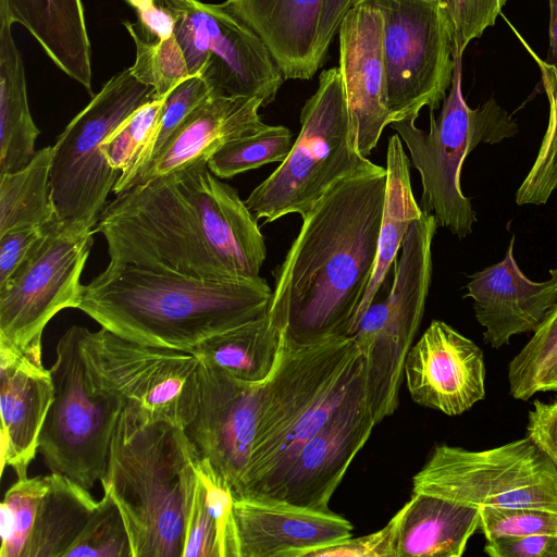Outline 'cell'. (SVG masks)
Returning a JSON list of instances; mask_svg holds the SVG:
<instances>
[{
	"mask_svg": "<svg viewBox=\"0 0 557 557\" xmlns=\"http://www.w3.org/2000/svg\"><path fill=\"white\" fill-rule=\"evenodd\" d=\"M540 392H557V352L549 359L530 388V398Z\"/></svg>",
	"mask_w": 557,
	"mask_h": 557,
	"instance_id": "cell-48",
	"label": "cell"
},
{
	"mask_svg": "<svg viewBox=\"0 0 557 557\" xmlns=\"http://www.w3.org/2000/svg\"><path fill=\"white\" fill-rule=\"evenodd\" d=\"M94 230L55 218L30 255L0 286V338L37 364L48 322L61 310L77 309L81 275Z\"/></svg>",
	"mask_w": 557,
	"mask_h": 557,
	"instance_id": "cell-13",
	"label": "cell"
},
{
	"mask_svg": "<svg viewBox=\"0 0 557 557\" xmlns=\"http://www.w3.org/2000/svg\"><path fill=\"white\" fill-rule=\"evenodd\" d=\"M480 527L486 541L502 535L557 536V512L519 507L483 506L479 508Z\"/></svg>",
	"mask_w": 557,
	"mask_h": 557,
	"instance_id": "cell-40",
	"label": "cell"
},
{
	"mask_svg": "<svg viewBox=\"0 0 557 557\" xmlns=\"http://www.w3.org/2000/svg\"><path fill=\"white\" fill-rule=\"evenodd\" d=\"M39 133L29 111L12 23L0 15V174L18 171L33 160Z\"/></svg>",
	"mask_w": 557,
	"mask_h": 557,
	"instance_id": "cell-28",
	"label": "cell"
},
{
	"mask_svg": "<svg viewBox=\"0 0 557 557\" xmlns=\"http://www.w3.org/2000/svg\"><path fill=\"white\" fill-rule=\"evenodd\" d=\"M513 246L515 235L500 262L470 276L465 295L473 300L484 342L495 349L515 335L534 333L557 304V269L549 270L547 281H531L520 270Z\"/></svg>",
	"mask_w": 557,
	"mask_h": 557,
	"instance_id": "cell-20",
	"label": "cell"
},
{
	"mask_svg": "<svg viewBox=\"0 0 557 557\" xmlns=\"http://www.w3.org/2000/svg\"><path fill=\"white\" fill-rule=\"evenodd\" d=\"M527 436L557 467V399L553 403L533 401L528 412Z\"/></svg>",
	"mask_w": 557,
	"mask_h": 557,
	"instance_id": "cell-46",
	"label": "cell"
},
{
	"mask_svg": "<svg viewBox=\"0 0 557 557\" xmlns=\"http://www.w3.org/2000/svg\"><path fill=\"white\" fill-rule=\"evenodd\" d=\"M484 553L491 557H557V536H496L486 541Z\"/></svg>",
	"mask_w": 557,
	"mask_h": 557,
	"instance_id": "cell-45",
	"label": "cell"
},
{
	"mask_svg": "<svg viewBox=\"0 0 557 557\" xmlns=\"http://www.w3.org/2000/svg\"><path fill=\"white\" fill-rule=\"evenodd\" d=\"M450 18L455 55L495 24L507 0H444Z\"/></svg>",
	"mask_w": 557,
	"mask_h": 557,
	"instance_id": "cell-41",
	"label": "cell"
},
{
	"mask_svg": "<svg viewBox=\"0 0 557 557\" xmlns=\"http://www.w3.org/2000/svg\"><path fill=\"white\" fill-rule=\"evenodd\" d=\"M123 24L136 48L135 62L128 69L139 82L153 87L159 99L190 76L173 33L165 38H153L144 34L137 23Z\"/></svg>",
	"mask_w": 557,
	"mask_h": 557,
	"instance_id": "cell-34",
	"label": "cell"
},
{
	"mask_svg": "<svg viewBox=\"0 0 557 557\" xmlns=\"http://www.w3.org/2000/svg\"><path fill=\"white\" fill-rule=\"evenodd\" d=\"M172 20V33L190 76L211 96L258 98L272 103L285 77L260 35L225 0H154Z\"/></svg>",
	"mask_w": 557,
	"mask_h": 557,
	"instance_id": "cell-9",
	"label": "cell"
},
{
	"mask_svg": "<svg viewBox=\"0 0 557 557\" xmlns=\"http://www.w3.org/2000/svg\"><path fill=\"white\" fill-rule=\"evenodd\" d=\"M284 346V336L268 312L198 344L193 354L236 379L264 382L274 371Z\"/></svg>",
	"mask_w": 557,
	"mask_h": 557,
	"instance_id": "cell-30",
	"label": "cell"
},
{
	"mask_svg": "<svg viewBox=\"0 0 557 557\" xmlns=\"http://www.w3.org/2000/svg\"><path fill=\"white\" fill-rule=\"evenodd\" d=\"M412 492L478 508L557 512V467L528 436L484 450L437 445L413 476Z\"/></svg>",
	"mask_w": 557,
	"mask_h": 557,
	"instance_id": "cell-10",
	"label": "cell"
},
{
	"mask_svg": "<svg viewBox=\"0 0 557 557\" xmlns=\"http://www.w3.org/2000/svg\"><path fill=\"white\" fill-rule=\"evenodd\" d=\"M386 152V187L375 265L349 335L382 288L410 226L423 214L413 197L409 158L398 134L388 138Z\"/></svg>",
	"mask_w": 557,
	"mask_h": 557,
	"instance_id": "cell-29",
	"label": "cell"
},
{
	"mask_svg": "<svg viewBox=\"0 0 557 557\" xmlns=\"http://www.w3.org/2000/svg\"><path fill=\"white\" fill-rule=\"evenodd\" d=\"M0 15L22 24L69 77L91 90V45L82 0H0Z\"/></svg>",
	"mask_w": 557,
	"mask_h": 557,
	"instance_id": "cell-25",
	"label": "cell"
},
{
	"mask_svg": "<svg viewBox=\"0 0 557 557\" xmlns=\"http://www.w3.org/2000/svg\"><path fill=\"white\" fill-rule=\"evenodd\" d=\"M293 144V135L287 127L268 125L256 134L226 143L207 163L215 176L231 178L264 164L283 162Z\"/></svg>",
	"mask_w": 557,
	"mask_h": 557,
	"instance_id": "cell-35",
	"label": "cell"
},
{
	"mask_svg": "<svg viewBox=\"0 0 557 557\" xmlns=\"http://www.w3.org/2000/svg\"><path fill=\"white\" fill-rule=\"evenodd\" d=\"M66 475L17 480L0 506V557H64L98 502Z\"/></svg>",
	"mask_w": 557,
	"mask_h": 557,
	"instance_id": "cell-15",
	"label": "cell"
},
{
	"mask_svg": "<svg viewBox=\"0 0 557 557\" xmlns=\"http://www.w3.org/2000/svg\"><path fill=\"white\" fill-rule=\"evenodd\" d=\"M398 512L380 531L323 546L306 557H398Z\"/></svg>",
	"mask_w": 557,
	"mask_h": 557,
	"instance_id": "cell-43",
	"label": "cell"
},
{
	"mask_svg": "<svg viewBox=\"0 0 557 557\" xmlns=\"http://www.w3.org/2000/svg\"><path fill=\"white\" fill-rule=\"evenodd\" d=\"M272 289L257 278H203L112 265L84 285L78 310L125 339L193 352L205 339L268 312Z\"/></svg>",
	"mask_w": 557,
	"mask_h": 557,
	"instance_id": "cell-2",
	"label": "cell"
},
{
	"mask_svg": "<svg viewBox=\"0 0 557 557\" xmlns=\"http://www.w3.org/2000/svg\"><path fill=\"white\" fill-rule=\"evenodd\" d=\"M81 351L92 387L121 397L148 422L183 428L199 397V359L184 350L138 344L101 327L82 329Z\"/></svg>",
	"mask_w": 557,
	"mask_h": 557,
	"instance_id": "cell-11",
	"label": "cell"
},
{
	"mask_svg": "<svg viewBox=\"0 0 557 557\" xmlns=\"http://www.w3.org/2000/svg\"><path fill=\"white\" fill-rule=\"evenodd\" d=\"M82 329L73 325L58 341L49 369L54 396L38 451L51 472L90 490L104 480L111 441L126 404L90 385L81 351Z\"/></svg>",
	"mask_w": 557,
	"mask_h": 557,
	"instance_id": "cell-8",
	"label": "cell"
},
{
	"mask_svg": "<svg viewBox=\"0 0 557 557\" xmlns=\"http://www.w3.org/2000/svg\"><path fill=\"white\" fill-rule=\"evenodd\" d=\"M264 40L285 79H311L322 0H226Z\"/></svg>",
	"mask_w": 557,
	"mask_h": 557,
	"instance_id": "cell-26",
	"label": "cell"
},
{
	"mask_svg": "<svg viewBox=\"0 0 557 557\" xmlns=\"http://www.w3.org/2000/svg\"><path fill=\"white\" fill-rule=\"evenodd\" d=\"M549 2V47L546 62L557 67V0Z\"/></svg>",
	"mask_w": 557,
	"mask_h": 557,
	"instance_id": "cell-49",
	"label": "cell"
},
{
	"mask_svg": "<svg viewBox=\"0 0 557 557\" xmlns=\"http://www.w3.org/2000/svg\"><path fill=\"white\" fill-rule=\"evenodd\" d=\"M138 12L147 10L156 4L154 0H127Z\"/></svg>",
	"mask_w": 557,
	"mask_h": 557,
	"instance_id": "cell-50",
	"label": "cell"
},
{
	"mask_svg": "<svg viewBox=\"0 0 557 557\" xmlns=\"http://www.w3.org/2000/svg\"><path fill=\"white\" fill-rule=\"evenodd\" d=\"M50 223L38 227L15 230L0 235V286L14 274L30 255L35 246L46 234Z\"/></svg>",
	"mask_w": 557,
	"mask_h": 557,
	"instance_id": "cell-44",
	"label": "cell"
},
{
	"mask_svg": "<svg viewBox=\"0 0 557 557\" xmlns=\"http://www.w3.org/2000/svg\"><path fill=\"white\" fill-rule=\"evenodd\" d=\"M211 96L206 81L193 75L178 83L163 99L157 124L135 164L117 178L112 191L119 195L136 186L186 116Z\"/></svg>",
	"mask_w": 557,
	"mask_h": 557,
	"instance_id": "cell-32",
	"label": "cell"
},
{
	"mask_svg": "<svg viewBox=\"0 0 557 557\" xmlns=\"http://www.w3.org/2000/svg\"><path fill=\"white\" fill-rule=\"evenodd\" d=\"M355 2L356 0H322L314 44L315 63L319 69L324 64L329 48L344 16Z\"/></svg>",
	"mask_w": 557,
	"mask_h": 557,
	"instance_id": "cell-47",
	"label": "cell"
},
{
	"mask_svg": "<svg viewBox=\"0 0 557 557\" xmlns=\"http://www.w3.org/2000/svg\"><path fill=\"white\" fill-rule=\"evenodd\" d=\"M263 383H248L199 360L197 412L185 432L200 457L237 490L246 472L261 408Z\"/></svg>",
	"mask_w": 557,
	"mask_h": 557,
	"instance_id": "cell-16",
	"label": "cell"
},
{
	"mask_svg": "<svg viewBox=\"0 0 557 557\" xmlns=\"http://www.w3.org/2000/svg\"><path fill=\"white\" fill-rule=\"evenodd\" d=\"M261 107L258 98L210 96L186 116L138 184L208 160L226 143L262 131L268 125Z\"/></svg>",
	"mask_w": 557,
	"mask_h": 557,
	"instance_id": "cell-24",
	"label": "cell"
},
{
	"mask_svg": "<svg viewBox=\"0 0 557 557\" xmlns=\"http://www.w3.org/2000/svg\"><path fill=\"white\" fill-rule=\"evenodd\" d=\"M511 29L537 64L549 106L548 124L537 156L516 193L517 205L539 206L546 203L557 188V67L540 59L512 26Z\"/></svg>",
	"mask_w": 557,
	"mask_h": 557,
	"instance_id": "cell-33",
	"label": "cell"
},
{
	"mask_svg": "<svg viewBox=\"0 0 557 557\" xmlns=\"http://www.w3.org/2000/svg\"><path fill=\"white\" fill-rule=\"evenodd\" d=\"M398 557H460L480 527L479 508L413 493L397 511Z\"/></svg>",
	"mask_w": 557,
	"mask_h": 557,
	"instance_id": "cell-27",
	"label": "cell"
},
{
	"mask_svg": "<svg viewBox=\"0 0 557 557\" xmlns=\"http://www.w3.org/2000/svg\"><path fill=\"white\" fill-rule=\"evenodd\" d=\"M198 457L183 428L124 407L101 485L123 517L133 557L183 556Z\"/></svg>",
	"mask_w": 557,
	"mask_h": 557,
	"instance_id": "cell-3",
	"label": "cell"
},
{
	"mask_svg": "<svg viewBox=\"0 0 557 557\" xmlns=\"http://www.w3.org/2000/svg\"><path fill=\"white\" fill-rule=\"evenodd\" d=\"M94 233L104 237L112 265L234 278L208 248L200 212L181 171L115 195Z\"/></svg>",
	"mask_w": 557,
	"mask_h": 557,
	"instance_id": "cell-4",
	"label": "cell"
},
{
	"mask_svg": "<svg viewBox=\"0 0 557 557\" xmlns=\"http://www.w3.org/2000/svg\"><path fill=\"white\" fill-rule=\"evenodd\" d=\"M182 557H221L218 528L206 507L202 487L197 475L186 518Z\"/></svg>",
	"mask_w": 557,
	"mask_h": 557,
	"instance_id": "cell-42",
	"label": "cell"
},
{
	"mask_svg": "<svg viewBox=\"0 0 557 557\" xmlns=\"http://www.w3.org/2000/svg\"><path fill=\"white\" fill-rule=\"evenodd\" d=\"M375 422L366 394V371L325 425L298 451L267 499L330 510L329 503Z\"/></svg>",
	"mask_w": 557,
	"mask_h": 557,
	"instance_id": "cell-17",
	"label": "cell"
},
{
	"mask_svg": "<svg viewBox=\"0 0 557 557\" xmlns=\"http://www.w3.org/2000/svg\"><path fill=\"white\" fill-rule=\"evenodd\" d=\"M1 474L27 478L54 396L50 371L0 338Z\"/></svg>",
	"mask_w": 557,
	"mask_h": 557,
	"instance_id": "cell-23",
	"label": "cell"
},
{
	"mask_svg": "<svg viewBox=\"0 0 557 557\" xmlns=\"http://www.w3.org/2000/svg\"><path fill=\"white\" fill-rule=\"evenodd\" d=\"M358 352L351 336L305 346L284 342L280 360L263 383L256 440L235 499L245 498L278 442Z\"/></svg>",
	"mask_w": 557,
	"mask_h": 557,
	"instance_id": "cell-14",
	"label": "cell"
},
{
	"mask_svg": "<svg viewBox=\"0 0 557 557\" xmlns=\"http://www.w3.org/2000/svg\"><path fill=\"white\" fill-rule=\"evenodd\" d=\"M233 513L238 557H306L313 549L352 537V524L331 509L235 499Z\"/></svg>",
	"mask_w": 557,
	"mask_h": 557,
	"instance_id": "cell-21",
	"label": "cell"
},
{
	"mask_svg": "<svg viewBox=\"0 0 557 557\" xmlns=\"http://www.w3.org/2000/svg\"><path fill=\"white\" fill-rule=\"evenodd\" d=\"M556 352L557 304L531 339L509 362L510 395L516 399L528 400L532 384Z\"/></svg>",
	"mask_w": 557,
	"mask_h": 557,
	"instance_id": "cell-38",
	"label": "cell"
},
{
	"mask_svg": "<svg viewBox=\"0 0 557 557\" xmlns=\"http://www.w3.org/2000/svg\"><path fill=\"white\" fill-rule=\"evenodd\" d=\"M52 146L23 169L0 174V235L44 226L58 218L50 193Z\"/></svg>",
	"mask_w": 557,
	"mask_h": 557,
	"instance_id": "cell-31",
	"label": "cell"
},
{
	"mask_svg": "<svg viewBox=\"0 0 557 557\" xmlns=\"http://www.w3.org/2000/svg\"><path fill=\"white\" fill-rule=\"evenodd\" d=\"M462 55H455L453 79L437 119L430 111L429 131L414 116L391 123L405 143L422 183L421 209L458 238L470 235L476 222L471 200L461 190L467 156L481 143L499 144L518 133V124L494 98L475 109L462 95Z\"/></svg>",
	"mask_w": 557,
	"mask_h": 557,
	"instance_id": "cell-5",
	"label": "cell"
},
{
	"mask_svg": "<svg viewBox=\"0 0 557 557\" xmlns=\"http://www.w3.org/2000/svg\"><path fill=\"white\" fill-rule=\"evenodd\" d=\"M339 71L355 144L368 158L389 125L383 57V17L368 2H356L338 29Z\"/></svg>",
	"mask_w": 557,
	"mask_h": 557,
	"instance_id": "cell-19",
	"label": "cell"
},
{
	"mask_svg": "<svg viewBox=\"0 0 557 557\" xmlns=\"http://www.w3.org/2000/svg\"><path fill=\"white\" fill-rule=\"evenodd\" d=\"M163 99H156L136 110L103 140L100 150L113 170L122 174L135 164L157 124Z\"/></svg>",
	"mask_w": 557,
	"mask_h": 557,
	"instance_id": "cell-37",
	"label": "cell"
},
{
	"mask_svg": "<svg viewBox=\"0 0 557 557\" xmlns=\"http://www.w3.org/2000/svg\"><path fill=\"white\" fill-rule=\"evenodd\" d=\"M195 471L202 487L206 507L218 528L221 557H238L233 513L235 498L231 487L206 458H197Z\"/></svg>",
	"mask_w": 557,
	"mask_h": 557,
	"instance_id": "cell-39",
	"label": "cell"
},
{
	"mask_svg": "<svg viewBox=\"0 0 557 557\" xmlns=\"http://www.w3.org/2000/svg\"><path fill=\"white\" fill-rule=\"evenodd\" d=\"M159 99L125 69L113 75L66 125L52 146L50 193L58 218L94 230L121 172L100 146L124 120Z\"/></svg>",
	"mask_w": 557,
	"mask_h": 557,
	"instance_id": "cell-7",
	"label": "cell"
},
{
	"mask_svg": "<svg viewBox=\"0 0 557 557\" xmlns=\"http://www.w3.org/2000/svg\"><path fill=\"white\" fill-rule=\"evenodd\" d=\"M385 187L386 168L373 163L336 182L301 218L268 308L285 343L349 335L375 265Z\"/></svg>",
	"mask_w": 557,
	"mask_h": 557,
	"instance_id": "cell-1",
	"label": "cell"
},
{
	"mask_svg": "<svg viewBox=\"0 0 557 557\" xmlns=\"http://www.w3.org/2000/svg\"><path fill=\"white\" fill-rule=\"evenodd\" d=\"M199 160L180 170L200 212L208 248L234 278H257L267 258L257 219L236 188L223 183Z\"/></svg>",
	"mask_w": 557,
	"mask_h": 557,
	"instance_id": "cell-22",
	"label": "cell"
},
{
	"mask_svg": "<svg viewBox=\"0 0 557 557\" xmlns=\"http://www.w3.org/2000/svg\"><path fill=\"white\" fill-rule=\"evenodd\" d=\"M360 1L374 5L383 17L391 123L418 117L424 107L437 109L447 96L455 66L453 27L445 1L356 0Z\"/></svg>",
	"mask_w": 557,
	"mask_h": 557,
	"instance_id": "cell-12",
	"label": "cell"
},
{
	"mask_svg": "<svg viewBox=\"0 0 557 557\" xmlns=\"http://www.w3.org/2000/svg\"><path fill=\"white\" fill-rule=\"evenodd\" d=\"M482 349L441 320H433L410 348L404 367L409 394L417 404L458 416L485 397Z\"/></svg>",
	"mask_w": 557,
	"mask_h": 557,
	"instance_id": "cell-18",
	"label": "cell"
},
{
	"mask_svg": "<svg viewBox=\"0 0 557 557\" xmlns=\"http://www.w3.org/2000/svg\"><path fill=\"white\" fill-rule=\"evenodd\" d=\"M133 557L128 533L111 495L103 497L64 557Z\"/></svg>",
	"mask_w": 557,
	"mask_h": 557,
	"instance_id": "cell-36",
	"label": "cell"
},
{
	"mask_svg": "<svg viewBox=\"0 0 557 557\" xmlns=\"http://www.w3.org/2000/svg\"><path fill=\"white\" fill-rule=\"evenodd\" d=\"M373 165L357 150L339 67L321 72L300 112V131L286 159L245 200L267 223L304 218L336 182Z\"/></svg>",
	"mask_w": 557,
	"mask_h": 557,
	"instance_id": "cell-6",
	"label": "cell"
}]
</instances>
